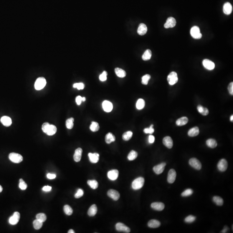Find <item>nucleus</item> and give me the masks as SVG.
Here are the masks:
<instances>
[{
    "mask_svg": "<svg viewBox=\"0 0 233 233\" xmlns=\"http://www.w3.org/2000/svg\"><path fill=\"white\" fill-rule=\"evenodd\" d=\"M37 219L40 221L42 222H45L46 220L47 217L46 215L44 213H39L37 214L36 216Z\"/></svg>",
    "mask_w": 233,
    "mask_h": 233,
    "instance_id": "37998d69",
    "label": "nucleus"
},
{
    "mask_svg": "<svg viewBox=\"0 0 233 233\" xmlns=\"http://www.w3.org/2000/svg\"><path fill=\"white\" fill-rule=\"evenodd\" d=\"M176 20L173 17H170L167 18L164 25V28L166 29L174 27L176 25Z\"/></svg>",
    "mask_w": 233,
    "mask_h": 233,
    "instance_id": "f8f14e48",
    "label": "nucleus"
},
{
    "mask_svg": "<svg viewBox=\"0 0 233 233\" xmlns=\"http://www.w3.org/2000/svg\"><path fill=\"white\" fill-rule=\"evenodd\" d=\"M213 200L216 204V205L219 206H221L223 204V200L220 197L215 196L213 198Z\"/></svg>",
    "mask_w": 233,
    "mask_h": 233,
    "instance_id": "58836bf2",
    "label": "nucleus"
},
{
    "mask_svg": "<svg viewBox=\"0 0 233 233\" xmlns=\"http://www.w3.org/2000/svg\"><path fill=\"white\" fill-rule=\"evenodd\" d=\"M43 223L42 222L38 220V219H36L33 222V226L35 228V229L36 230H39L40 229L41 227H42Z\"/></svg>",
    "mask_w": 233,
    "mask_h": 233,
    "instance_id": "ea45409f",
    "label": "nucleus"
},
{
    "mask_svg": "<svg viewBox=\"0 0 233 233\" xmlns=\"http://www.w3.org/2000/svg\"><path fill=\"white\" fill-rule=\"evenodd\" d=\"M167 81L170 85H174L178 81L177 75L175 72H172L169 75L167 78Z\"/></svg>",
    "mask_w": 233,
    "mask_h": 233,
    "instance_id": "39448f33",
    "label": "nucleus"
},
{
    "mask_svg": "<svg viewBox=\"0 0 233 233\" xmlns=\"http://www.w3.org/2000/svg\"><path fill=\"white\" fill-rule=\"evenodd\" d=\"M138 153L135 151L132 150L128 154L127 158L130 161H133L135 160L137 157Z\"/></svg>",
    "mask_w": 233,
    "mask_h": 233,
    "instance_id": "4c0bfd02",
    "label": "nucleus"
},
{
    "mask_svg": "<svg viewBox=\"0 0 233 233\" xmlns=\"http://www.w3.org/2000/svg\"><path fill=\"white\" fill-rule=\"evenodd\" d=\"M68 233H75V231L73 230L72 229H70V230L68 231Z\"/></svg>",
    "mask_w": 233,
    "mask_h": 233,
    "instance_id": "e2e57ef3",
    "label": "nucleus"
},
{
    "mask_svg": "<svg viewBox=\"0 0 233 233\" xmlns=\"http://www.w3.org/2000/svg\"><path fill=\"white\" fill-rule=\"evenodd\" d=\"M145 180L142 177H139L134 180L132 182V187L134 190H138L142 188L144 185Z\"/></svg>",
    "mask_w": 233,
    "mask_h": 233,
    "instance_id": "f257e3e1",
    "label": "nucleus"
},
{
    "mask_svg": "<svg viewBox=\"0 0 233 233\" xmlns=\"http://www.w3.org/2000/svg\"><path fill=\"white\" fill-rule=\"evenodd\" d=\"M76 101L77 105H80L82 101V97L80 96H77V97H76Z\"/></svg>",
    "mask_w": 233,
    "mask_h": 233,
    "instance_id": "5fc2aeb1",
    "label": "nucleus"
},
{
    "mask_svg": "<svg viewBox=\"0 0 233 233\" xmlns=\"http://www.w3.org/2000/svg\"><path fill=\"white\" fill-rule=\"evenodd\" d=\"M190 34L192 38L197 40L200 39L202 37V35L200 33L199 27L197 26L192 27L190 30Z\"/></svg>",
    "mask_w": 233,
    "mask_h": 233,
    "instance_id": "20e7f679",
    "label": "nucleus"
},
{
    "mask_svg": "<svg viewBox=\"0 0 233 233\" xmlns=\"http://www.w3.org/2000/svg\"><path fill=\"white\" fill-rule=\"evenodd\" d=\"M199 128L196 126L191 128L189 131L188 134L190 137H194L199 135Z\"/></svg>",
    "mask_w": 233,
    "mask_h": 233,
    "instance_id": "b1692460",
    "label": "nucleus"
},
{
    "mask_svg": "<svg viewBox=\"0 0 233 233\" xmlns=\"http://www.w3.org/2000/svg\"><path fill=\"white\" fill-rule=\"evenodd\" d=\"M145 105V101L143 99L139 98L136 102V107L138 110H142L143 109Z\"/></svg>",
    "mask_w": 233,
    "mask_h": 233,
    "instance_id": "2f4dec72",
    "label": "nucleus"
},
{
    "mask_svg": "<svg viewBox=\"0 0 233 233\" xmlns=\"http://www.w3.org/2000/svg\"><path fill=\"white\" fill-rule=\"evenodd\" d=\"M153 125H151L150 126L149 128H145L144 130V132L145 134H152L154 132V129L153 128Z\"/></svg>",
    "mask_w": 233,
    "mask_h": 233,
    "instance_id": "8fccbe9b",
    "label": "nucleus"
},
{
    "mask_svg": "<svg viewBox=\"0 0 233 233\" xmlns=\"http://www.w3.org/2000/svg\"><path fill=\"white\" fill-rule=\"evenodd\" d=\"M196 220V217L195 216L190 215L189 216H187L185 219V222L188 223H191L194 222Z\"/></svg>",
    "mask_w": 233,
    "mask_h": 233,
    "instance_id": "49530a36",
    "label": "nucleus"
},
{
    "mask_svg": "<svg viewBox=\"0 0 233 233\" xmlns=\"http://www.w3.org/2000/svg\"><path fill=\"white\" fill-rule=\"evenodd\" d=\"M1 121L4 126H9L12 124L11 119L8 116H3L1 119Z\"/></svg>",
    "mask_w": 233,
    "mask_h": 233,
    "instance_id": "5701e85b",
    "label": "nucleus"
},
{
    "mask_svg": "<svg viewBox=\"0 0 233 233\" xmlns=\"http://www.w3.org/2000/svg\"><path fill=\"white\" fill-rule=\"evenodd\" d=\"M177 174L174 169H171L169 171L167 176V181L170 184H172L175 180Z\"/></svg>",
    "mask_w": 233,
    "mask_h": 233,
    "instance_id": "9b49d317",
    "label": "nucleus"
},
{
    "mask_svg": "<svg viewBox=\"0 0 233 233\" xmlns=\"http://www.w3.org/2000/svg\"><path fill=\"white\" fill-rule=\"evenodd\" d=\"M204 109H205V108L203 107L202 105H199L197 106V110H198V111L199 113H200L201 114H202L203 112Z\"/></svg>",
    "mask_w": 233,
    "mask_h": 233,
    "instance_id": "6e6d98bb",
    "label": "nucleus"
},
{
    "mask_svg": "<svg viewBox=\"0 0 233 233\" xmlns=\"http://www.w3.org/2000/svg\"><path fill=\"white\" fill-rule=\"evenodd\" d=\"M151 206L152 209H153L155 210L159 211L163 210L164 208V204L162 202H153L152 203Z\"/></svg>",
    "mask_w": 233,
    "mask_h": 233,
    "instance_id": "a211bd4d",
    "label": "nucleus"
},
{
    "mask_svg": "<svg viewBox=\"0 0 233 233\" xmlns=\"http://www.w3.org/2000/svg\"><path fill=\"white\" fill-rule=\"evenodd\" d=\"M115 73L116 74V76L120 78H124L126 76V73L123 69L120 68H116L115 70Z\"/></svg>",
    "mask_w": 233,
    "mask_h": 233,
    "instance_id": "c85d7f7f",
    "label": "nucleus"
},
{
    "mask_svg": "<svg viewBox=\"0 0 233 233\" xmlns=\"http://www.w3.org/2000/svg\"><path fill=\"white\" fill-rule=\"evenodd\" d=\"M164 145L169 149H171L173 147V141L170 136H166L163 139Z\"/></svg>",
    "mask_w": 233,
    "mask_h": 233,
    "instance_id": "f3484780",
    "label": "nucleus"
},
{
    "mask_svg": "<svg viewBox=\"0 0 233 233\" xmlns=\"http://www.w3.org/2000/svg\"><path fill=\"white\" fill-rule=\"evenodd\" d=\"M9 158L11 162L15 163H20L23 160V157L21 154L14 152L10 153Z\"/></svg>",
    "mask_w": 233,
    "mask_h": 233,
    "instance_id": "7ed1b4c3",
    "label": "nucleus"
},
{
    "mask_svg": "<svg viewBox=\"0 0 233 233\" xmlns=\"http://www.w3.org/2000/svg\"><path fill=\"white\" fill-rule=\"evenodd\" d=\"M228 164L227 162L225 159H222L219 161L218 164V169L220 171L224 172L225 171L227 168Z\"/></svg>",
    "mask_w": 233,
    "mask_h": 233,
    "instance_id": "1a4fd4ad",
    "label": "nucleus"
},
{
    "mask_svg": "<svg viewBox=\"0 0 233 233\" xmlns=\"http://www.w3.org/2000/svg\"><path fill=\"white\" fill-rule=\"evenodd\" d=\"M193 191L192 189H188L186 190L184 192L182 193L181 196L183 197H187L190 196L192 194Z\"/></svg>",
    "mask_w": 233,
    "mask_h": 233,
    "instance_id": "c03bdc74",
    "label": "nucleus"
},
{
    "mask_svg": "<svg viewBox=\"0 0 233 233\" xmlns=\"http://www.w3.org/2000/svg\"><path fill=\"white\" fill-rule=\"evenodd\" d=\"M57 131V129L55 126L50 124V126H49V128L46 134L48 136H52L56 133Z\"/></svg>",
    "mask_w": 233,
    "mask_h": 233,
    "instance_id": "7c9ffc66",
    "label": "nucleus"
},
{
    "mask_svg": "<svg viewBox=\"0 0 233 233\" xmlns=\"http://www.w3.org/2000/svg\"><path fill=\"white\" fill-rule=\"evenodd\" d=\"M46 84V81L44 77H39L37 79L35 83V89L40 90L42 89Z\"/></svg>",
    "mask_w": 233,
    "mask_h": 233,
    "instance_id": "f03ea898",
    "label": "nucleus"
},
{
    "mask_svg": "<svg viewBox=\"0 0 233 233\" xmlns=\"http://www.w3.org/2000/svg\"><path fill=\"white\" fill-rule=\"evenodd\" d=\"M232 11V6L229 2L225 3L223 6V12L226 15H229Z\"/></svg>",
    "mask_w": 233,
    "mask_h": 233,
    "instance_id": "4be33fe9",
    "label": "nucleus"
},
{
    "mask_svg": "<svg viewBox=\"0 0 233 233\" xmlns=\"http://www.w3.org/2000/svg\"><path fill=\"white\" fill-rule=\"evenodd\" d=\"M84 84L82 83H76L73 85V88H77L78 90L83 89V88H84Z\"/></svg>",
    "mask_w": 233,
    "mask_h": 233,
    "instance_id": "de8ad7c7",
    "label": "nucleus"
},
{
    "mask_svg": "<svg viewBox=\"0 0 233 233\" xmlns=\"http://www.w3.org/2000/svg\"><path fill=\"white\" fill-rule=\"evenodd\" d=\"M152 51L150 49H147L144 53L142 56V59L144 60H148L152 57Z\"/></svg>",
    "mask_w": 233,
    "mask_h": 233,
    "instance_id": "c756f323",
    "label": "nucleus"
},
{
    "mask_svg": "<svg viewBox=\"0 0 233 233\" xmlns=\"http://www.w3.org/2000/svg\"><path fill=\"white\" fill-rule=\"evenodd\" d=\"M50 124L48 123H44L42 125V130L45 133H46Z\"/></svg>",
    "mask_w": 233,
    "mask_h": 233,
    "instance_id": "3c124183",
    "label": "nucleus"
},
{
    "mask_svg": "<svg viewBox=\"0 0 233 233\" xmlns=\"http://www.w3.org/2000/svg\"><path fill=\"white\" fill-rule=\"evenodd\" d=\"M116 229L118 231L124 232V233H129L131 232V229H130L129 227L120 222L116 225Z\"/></svg>",
    "mask_w": 233,
    "mask_h": 233,
    "instance_id": "6e6552de",
    "label": "nucleus"
},
{
    "mask_svg": "<svg viewBox=\"0 0 233 233\" xmlns=\"http://www.w3.org/2000/svg\"><path fill=\"white\" fill-rule=\"evenodd\" d=\"M188 118L186 116H183L176 121V124L177 126H182L186 125L188 123Z\"/></svg>",
    "mask_w": 233,
    "mask_h": 233,
    "instance_id": "a878e982",
    "label": "nucleus"
},
{
    "mask_svg": "<svg viewBox=\"0 0 233 233\" xmlns=\"http://www.w3.org/2000/svg\"><path fill=\"white\" fill-rule=\"evenodd\" d=\"M83 194H84V192L83 191V190L80 189L77 190V192L75 194V197L77 199L80 198L83 195Z\"/></svg>",
    "mask_w": 233,
    "mask_h": 233,
    "instance_id": "603ef678",
    "label": "nucleus"
},
{
    "mask_svg": "<svg viewBox=\"0 0 233 233\" xmlns=\"http://www.w3.org/2000/svg\"><path fill=\"white\" fill-rule=\"evenodd\" d=\"M147 27L144 23H140L138 27L137 33L139 35H143L146 34L147 32Z\"/></svg>",
    "mask_w": 233,
    "mask_h": 233,
    "instance_id": "aec40b11",
    "label": "nucleus"
},
{
    "mask_svg": "<svg viewBox=\"0 0 233 233\" xmlns=\"http://www.w3.org/2000/svg\"><path fill=\"white\" fill-rule=\"evenodd\" d=\"M102 108L104 111L106 112H110L113 108L112 103L110 101L105 100L102 103Z\"/></svg>",
    "mask_w": 233,
    "mask_h": 233,
    "instance_id": "2eb2a0df",
    "label": "nucleus"
},
{
    "mask_svg": "<svg viewBox=\"0 0 233 233\" xmlns=\"http://www.w3.org/2000/svg\"><path fill=\"white\" fill-rule=\"evenodd\" d=\"M202 64L204 68L209 70H212L215 68V64L212 61L208 60L205 59L202 61Z\"/></svg>",
    "mask_w": 233,
    "mask_h": 233,
    "instance_id": "ddd939ff",
    "label": "nucleus"
},
{
    "mask_svg": "<svg viewBox=\"0 0 233 233\" xmlns=\"http://www.w3.org/2000/svg\"><path fill=\"white\" fill-rule=\"evenodd\" d=\"M151 76L150 75L146 74L143 76L142 78V83L143 84L146 85L148 84V82L149 80L150 79Z\"/></svg>",
    "mask_w": 233,
    "mask_h": 233,
    "instance_id": "79ce46f5",
    "label": "nucleus"
},
{
    "mask_svg": "<svg viewBox=\"0 0 233 233\" xmlns=\"http://www.w3.org/2000/svg\"><path fill=\"white\" fill-rule=\"evenodd\" d=\"M2 190H3V188L2 186L0 185V192H2Z\"/></svg>",
    "mask_w": 233,
    "mask_h": 233,
    "instance_id": "69168bd1",
    "label": "nucleus"
},
{
    "mask_svg": "<svg viewBox=\"0 0 233 233\" xmlns=\"http://www.w3.org/2000/svg\"><path fill=\"white\" fill-rule=\"evenodd\" d=\"M83 152V150L81 148H78L75 151L74 154L73 156L74 160L76 162H79L81 159L82 154Z\"/></svg>",
    "mask_w": 233,
    "mask_h": 233,
    "instance_id": "6ab92c4d",
    "label": "nucleus"
},
{
    "mask_svg": "<svg viewBox=\"0 0 233 233\" xmlns=\"http://www.w3.org/2000/svg\"><path fill=\"white\" fill-rule=\"evenodd\" d=\"M88 156L89 161L91 163H96L99 161V154H98V153H88Z\"/></svg>",
    "mask_w": 233,
    "mask_h": 233,
    "instance_id": "412c9836",
    "label": "nucleus"
},
{
    "mask_svg": "<svg viewBox=\"0 0 233 233\" xmlns=\"http://www.w3.org/2000/svg\"><path fill=\"white\" fill-rule=\"evenodd\" d=\"M133 136V133L131 131H128L124 133L122 136L123 139L124 141L129 140L132 138Z\"/></svg>",
    "mask_w": 233,
    "mask_h": 233,
    "instance_id": "e433bc0d",
    "label": "nucleus"
},
{
    "mask_svg": "<svg viewBox=\"0 0 233 233\" xmlns=\"http://www.w3.org/2000/svg\"><path fill=\"white\" fill-rule=\"evenodd\" d=\"M228 227H227L226 226H225L223 230H222L221 233H226L227 230H228Z\"/></svg>",
    "mask_w": 233,
    "mask_h": 233,
    "instance_id": "680f3d73",
    "label": "nucleus"
},
{
    "mask_svg": "<svg viewBox=\"0 0 233 233\" xmlns=\"http://www.w3.org/2000/svg\"><path fill=\"white\" fill-rule=\"evenodd\" d=\"M107 75H108V73H107V72L105 71L103 72L102 73H101V74H100L99 77L100 80L103 82L107 80Z\"/></svg>",
    "mask_w": 233,
    "mask_h": 233,
    "instance_id": "09e8293b",
    "label": "nucleus"
},
{
    "mask_svg": "<svg viewBox=\"0 0 233 233\" xmlns=\"http://www.w3.org/2000/svg\"><path fill=\"white\" fill-rule=\"evenodd\" d=\"M51 190V187L49 186H46L42 188V190L45 192H49Z\"/></svg>",
    "mask_w": 233,
    "mask_h": 233,
    "instance_id": "13d9d810",
    "label": "nucleus"
},
{
    "mask_svg": "<svg viewBox=\"0 0 233 233\" xmlns=\"http://www.w3.org/2000/svg\"><path fill=\"white\" fill-rule=\"evenodd\" d=\"M63 210L65 213L68 215H70L73 214V210L71 207L69 205H64L63 207Z\"/></svg>",
    "mask_w": 233,
    "mask_h": 233,
    "instance_id": "a19ab883",
    "label": "nucleus"
},
{
    "mask_svg": "<svg viewBox=\"0 0 233 233\" xmlns=\"http://www.w3.org/2000/svg\"><path fill=\"white\" fill-rule=\"evenodd\" d=\"M97 206L95 204H93L88 209V214L89 216L92 217V216H95L96 215V214L97 213Z\"/></svg>",
    "mask_w": 233,
    "mask_h": 233,
    "instance_id": "cd10ccee",
    "label": "nucleus"
},
{
    "mask_svg": "<svg viewBox=\"0 0 233 233\" xmlns=\"http://www.w3.org/2000/svg\"><path fill=\"white\" fill-rule=\"evenodd\" d=\"M230 121H232V122H233V115H232L231 116H230Z\"/></svg>",
    "mask_w": 233,
    "mask_h": 233,
    "instance_id": "0e129e2a",
    "label": "nucleus"
},
{
    "mask_svg": "<svg viewBox=\"0 0 233 233\" xmlns=\"http://www.w3.org/2000/svg\"><path fill=\"white\" fill-rule=\"evenodd\" d=\"M19 187L21 190H25L27 187V185L23 179H20V183H19Z\"/></svg>",
    "mask_w": 233,
    "mask_h": 233,
    "instance_id": "a18cd8bd",
    "label": "nucleus"
},
{
    "mask_svg": "<svg viewBox=\"0 0 233 233\" xmlns=\"http://www.w3.org/2000/svg\"><path fill=\"white\" fill-rule=\"evenodd\" d=\"M108 177L110 180H115L118 178L119 175V171L118 170L113 169L108 171Z\"/></svg>",
    "mask_w": 233,
    "mask_h": 233,
    "instance_id": "4468645a",
    "label": "nucleus"
},
{
    "mask_svg": "<svg viewBox=\"0 0 233 233\" xmlns=\"http://www.w3.org/2000/svg\"><path fill=\"white\" fill-rule=\"evenodd\" d=\"M47 177L48 179H54L56 177V174H48L47 175Z\"/></svg>",
    "mask_w": 233,
    "mask_h": 233,
    "instance_id": "4d7b16f0",
    "label": "nucleus"
},
{
    "mask_svg": "<svg viewBox=\"0 0 233 233\" xmlns=\"http://www.w3.org/2000/svg\"><path fill=\"white\" fill-rule=\"evenodd\" d=\"M99 125L98 123L96 122L93 121L92 122L91 124L90 125V129L93 132H97L99 129Z\"/></svg>",
    "mask_w": 233,
    "mask_h": 233,
    "instance_id": "f704fd0d",
    "label": "nucleus"
},
{
    "mask_svg": "<svg viewBox=\"0 0 233 233\" xmlns=\"http://www.w3.org/2000/svg\"><path fill=\"white\" fill-rule=\"evenodd\" d=\"M154 139H155V138H154V136H153V135H150L149 136V143H153L154 142Z\"/></svg>",
    "mask_w": 233,
    "mask_h": 233,
    "instance_id": "bf43d9fd",
    "label": "nucleus"
},
{
    "mask_svg": "<svg viewBox=\"0 0 233 233\" xmlns=\"http://www.w3.org/2000/svg\"><path fill=\"white\" fill-rule=\"evenodd\" d=\"M20 214L19 212H16L14 214L13 216L10 217L9 220V222L10 225H15L17 224L20 220Z\"/></svg>",
    "mask_w": 233,
    "mask_h": 233,
    "instance_id": "0eeeda50",
    "label": "nucleus"
},
{
    "mask_svg": "<svg viewBox=\"0 0 233 233\" xmlns=\"http://www.w3.org/2000/svg\"><path fill=\"white\" fill-rule=\"evenodd\" d=\"M86 100V98L85 97H82V101H85Z\"/></svg>",
    "mask_w": 233,
    "mask_h": 233,
    "instance_id": "338daca9",
    "label": "nucleus"
},
{
    "mask_svg": "<svg viewBox=\"0 0 233 233\" xmlns=\"http://www.w3.org/2000/svg\"><path fill=\"white\" fill-rule=\"evenodd\" d=\"M160 225H161V223L159 221L154 220V219L151 220L149 221L148 223V225L149 227L153 228H157L160 226Z\"/></svg>",
    "mask_w": 233,
    "mask_h": 233,
    "instance_id": "393cba45",
    "label": "nucleus"
},
{
    "mask_svg": "<svg viewBox=\"0 0 233 233\" xmlns=\"http://www.w3.org/2000/svg\"><path fill=\"white\" fill-rule=\"evenodd\" d=\"M107 194L108 197L112 199L113 200L116 201L119 199L120 197V194L119 192L118 191H116V190H108L107 193Z\"/></svg>",
    "mask_w": 233,
    "mask_h": 233,
    "instance_id": "9d476101",
    "label": "nucleus"
},
{
    "mask_svg": "<svg viewBox=\"0 0 233 233\" xmlns=\"http://www.w3.org/2000/svg\"><path fill=\"white\" fill-rule=\"evenodd\" d=\"M189 163L191 167L197 170H200L202 168V164L201 162H199L197 159L196 158H192L190 159Z\"/></svg>",
    "mask_w": 233,
    "mask_h": 233,
    "instance_id": "423d86ee",
    "label": "nucleus"
},
{
    "mask_svg": "<svg viewBox=\"0 0 233 233\" xmlns=\"http://www.w3.org/2000/svg\"><path fill=\"white\" fill-rule=\"evenodd\" d=\"M74 121V119L73 118H71L68 119L66 121V126L67 128L68 129H71L73 128Z\"/></svg>",
    "mask_w": 233,
    "mask_h": 233,
    "instance_id": "c9c22d12",
    "label": "nucleus"
},
{
    "mask_svg": "<svg viewBox=\"0 0 233 233\" xmlns=\"http://www.w3.org/2000/svg\"><path fill=\"white\" fill-rule=\"evenodd\" d=\"M207 146L211 148H215L217 146V143L215 139H209L206 141Z\"/></svg>",
    "mask_w": 233,
    "mask_h": 233,
    "instance_id": "473e14b6",
    "label": "nucleus"
},
{
    "mask_svg": "<svg viewBox=\"0 0 233 233\" xmlns=\"http://www.w3.org/2000/svg\"><path fill=\"white\" fill-rule=\"evenodd\" d=\"M209 113V110H208V109L206 108H205L204 111L203 112L202 114V115H204V116H206V115H208Z\"/></svg>",
    "mask_w": 233,
    "mask_h": 233,
    "instance_id": "052dcab7",
    "label": "nucleus"
},
{
    "mask_svg": "<svg viewBox=\"0 0 233 233\" xmlns=\"http://www.w3.org/2000/svg\"><path fill=\"white\" fill-rule=\"evenodd\" d=\"M166 165V164L164 162L161 163L160 164H158L157 165L153 167V171L154 173L157 174H160L163 172L164 169V167Z\"/></svg>",
    "mask_w": 233,
    "mask_h": 233,
    "instance_id": "dca6fc26",
    "label": "nucleus"
},
{
    "mask_svg": "<svg viewBox=\"0 0 233 233\" xmlns=\"http://www.w3.org/2000/svg\"><path fill=\"white\" fill-rule=\"evenodd\" d=\"M228 90L230 95H233V83L231 82L229 84L228 86Z\"/></svg>",
    "mask_w": 233,
    "mask_h": 233,
    "instance_id": "864d4df0",
    "label": "nucleus"
},
{
    "mask_svg": "<svg viewBox=\"0 0 233 233\" xmlns=\"http://www.w3.org/2000/svg\"><path fill=\"white\" fill-rule=\"evenodd\" d=\"M115 139V136L111 133H109L105 136V142L108 144H110L111 142H114Z\"/></svg>",
    "mask_w": 233,
    "mask_h": 233,
    "instance_id": "bb28decb",
    "label": "nucleus"
},
{
    "mask_svg": "<svg viewBox=\"0 0 233 233\" xmlns=\"http://www.w3.org/2000/svg\"><path fill=\"white\" fill-rule=\"evenodd\" d=\"M87 184L93 189H96L98 187V183L96 180H88Z\"/></svg>",
    "mask_w": 233,
    "mask_h": 233,
    "instance_id": "72a5a7b5",
    "label": "nucleus"
}]
</instances>
